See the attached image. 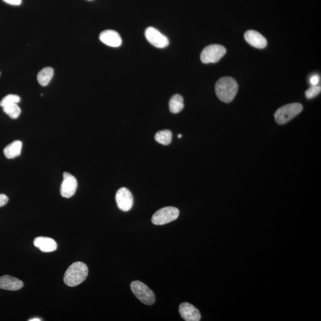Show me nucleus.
Returning a JSON list of instances; mask_svg holds the SVG:
<instances>
[{
  "label": "nucleus",
  "mask_w": 321,
  "mask_h": 321,
  "mask_svg": "<svg viewBox=\"0 0 321 321\" xmlns=\"http://www.w3.org/2000/svg\"><path fill=\"white\" fill-rule=\"evenodd\" d=\"M237 81L231 77L220 79L216 84V94L221 101L229 103L235 98L238 91Z\"/></svg>",
  "instance_id": "f257e3e1"
},
{
  "label": "nucleus",
  "mask_w": 321,
  "mask_h": 321,
  "mask_svg": "<svg viewBox=\"0 0 321 321\" xmlns=\"http://www.w3.org/2000/svg\"><path fill=\"white\" fill-rule=\"evenodd\" d=\"M88 275V268L85 263L77 262L67 269L64 276L65 283L69 287H76L83 282Z\"/></svg>",
  "instance_id": "f03ea898"
},
{
  "label": "nucleus",
  "mask_w": 321,
  "mask_h": 321,
  "mask_svg": "<svg viewBox=\"0 0 321 321\" xmlns=\"http://www.w3.org/2000/svg\"><path fill=\"white\" fill-rule=\"evenodd\" d=\"M303 108V105L299 103H292L284 105L275 112V121L279 125H284L301 113Z\"/></svg>",
  "instance_id": "7ed1b4c3"
},
{
  "label": "nucleus",
  "mask_w": 321,
  "mask_h": 321,
  "mask_svg": "<svg viewBox=\"0 0 321 321\" xmlns=\"http://www.w3.org/2000/svg\"><path fill=\"white\" fill-rule=\"evenodd\" d=\"M130 288L136 298L143 304L152 305L156 302V296L149 287L140 281H135L130 284Z\"/></svg>",
  "instance_id": "20e7f679"
},
{
  "label": "nucleus",
  "mask_w": 321,
  "mask_h": 321,
  "mask_svg": "<svg viewBox=\"0 0 321 321\" xmlns=\"http://www.w3.org/2000/svg\"><path fill=\"white\" fill-rule=\"evenodd\" d=\"M226 54V49L223 45L213 44L208 45L202 51L201 60L203 63H216Z\"/></svg>",
  "instance_id": "39448f33"
},
{
  "label": "nucleus",
  "mask_w": 321,
  "mask_h": 321,
  "mask_svg": "<svg viewBox=\"0 0 321 321\" xmlns=\"http://www.w3.org/2000/svg\"><path fill=\"white\" fill-rule=\"evenodd\" d=\"M179 216L178 209L172 207H167L160 209L153 215L152 222L155 225H164L173 222Z\"/></svg>",
  "instance_id": "423d86ee"
},
{
  "label": "nucleus",
  "mask_w": 321,
  "mask_h": 321,
  "mask_svg": "<svg viewBox=\"0 0 321 321\" xmlns=\"http://www.w3.org/2000/svg\"><path fill=\"white\" fill-rule=\"evenodd\" d=\"M145 36L148 42L157 48H165L169 43L168 38L153 27H149L146 29Z\"/></svg>",
  "instance_id": "0eeeda50"
},
{
  "label": "nucleus",
  "mask_w": 321,
  "mask_h": 321,
  "mask_svg": "<svg viewBox=\"0 0 321 321\" xmlns=\"http://www.w3.org/2000/svg\"><path fill=\"white\" fill-rule=\"evenodd\" d=\"M78 187V181L76 178L69 172L63 174V181L62 183L60 193L64 198H70L75 195Z\"/></svg>",
  "instance_id": "6e6552de"
},
{
  "label": "nucleus",
  "mask_w": 321,
  "mask_h": 321,
  "mask_svg": "<svg viewBox=\"0 0 321 321\" xmlns=\"http://www.w3.org/2000/svg\"><path fill=\"white\" fill-rule=\"evenodd\" d=\"M116 200L120 210L128 212L131 210L133 205L132 194L126 187H122L117 192Z\"/></svg>",
  "instance_id": "1a4fd4ad"
},
{
  "label": "nucleus",
  "mask_w": 321,
  "mask_h": 321,
  "mask_svg": "<svg viewBox=\"0 0 321 321\" xmlns=\"http://www.w3.org/2000/svg\"><path fill=\"white\" fill-rule=\"evenodd\" d=\"M179 313L186 321H199L201 316L198 310L189 303H182L179 307Z\"/></svg>",
  "instance_id": "9d476101"
},
{
  "label": "nucleus",
  "mask_w": 321,
  "mask_h": 321,
  "mask_svg": "<svg viewBox=\"0 0 321 321\" xmlns=\"http://www.w3.org/2000/svg\"><path fill=\"white\" fill-rule=\"evenodd\" d=\"M99 39L103 43L112 47H119L122 44L119 33L113 30H106L100 33Z\"/></svg>",
  "instance_id": "9b49d317"
},
{
  "label": "nucleus",
  "mask_w": 321,
  "mask_h": 321,
  "mask_svg": "<svg viewBox=\"0 0 321 321\" xmlns=\"http://www.w3.org/2000/svg\"><path fill=\"white\" fill-rule=\"evenodd\" d=\"M244 39L247 43L259 49H262L267 45V41L264 36L253 30H250L245 33Z\"/></svg>",
  "instance_id": "f8f14e48"
},
{
  "label": "nucleus",
  "mask_w": 321,
  "mask_h": 321,
  "mask_svg": "<svg viewBox=\"0 0 321 321\" xmlns=\"http://www.w3.org/2000/svg\"><path fill=\"white\" fill-rule=\"evenodd\" d=\"M23 283L17 278L5 275L0 277V289L17 291L22 288Z\"/></svg>",
  "instance_id": "ddd939ff"
},
{
  "label": "nucleus",
  "mask_w": 321,
  "mask_h": 321,
  "mask_svg": "<svg viewBox=\"0 0 321 321\" xmlns=\"http://www.w3.org/2000/svg\"><path fill=\"white\" fill-rule=\"evenodd\" d=\"M33 244L36 247L43 252H52L57 248V244L53 239L47 237H38L35 239Z\"/></svg>",
  "instance_id": "4468645a"
},
{
  "label": "nucleus",
  "mask_w": 321,
  "mask_h": 321,
  "mask_svg": "<svg viewBox=\"0 0 321 321\" xmlns=\"http://www.w3.org/2000/svg\"><path fill=\"white\" fill-rule=\"evenodd\" d=\"M22 149V142L20 141H14L4 148V154L6 158L13 159L20 155Z\"/></svg>",
  "instance_id": "2eb2a0df"
},
{
  "label": "nucleus",
  "mask_w": 321,
  "mask_h": 321,
  "mask_svg": "<svg viewBox=\"0 0 321 321\" xmlns=\"http://www.w3.org/2000/svg\"><path fill=\"white\" fill-rule=\"evenodd\" d=\"M184 100L183 96L180 94L172 96L169 100V111L173 114L179 113L184 108Z\"/></svg>",
  "instance_id": "dca6fc26"
},
{
  "label": "nucleus",
  "mask_w": 321,
  "mask_h": 321,
  "mask_svg": "<svg viewBox=\"0 0 321 321\" xmlns=\"http://www.w3.org/2000/svg\"><path fill=\"white\" fill-rule=\"evenodd\" d=\"M54 72V69L49 67L42 69L37 76L38 83L42 86L48 85L52 80Z\"/></svg>",
  "instance_id": "f3484780"
},
{
  "label": "nucleus",
  "mask_w": 321,
  "mask_h": 321,
  "mask_svg": "<svg viewBox=\"0 0 321 321\" xmlns=\"http://www.w3.org/2000/svg\"><path fill=\"white\" fill-rule=\"evenodd\" d=\"M155 139L159 144L163 145H168L171 142L172 133L169 130H161V131H159L156 133Z\"/></svg>",
  "instance_id": "a211bd4d"
},
{
  "label": "nucleus",
  "mask_w": 321,
  "mask_h": 321,
  "mask_svg": "<svg viewBox=\"0 0 321 321\" xmlns=\"http://www.w3.org/2000/svg\"><path fill=\"white\" fill-rule=\"evenodd\" d=\"M3 111L7 114L11 119H16L19 117L21 110L17 104H12L2 107Z\"/></svg>",
  "instance_id": "6ab92c4d"
},
{
  "label": "nucleus",
  "mask_w": 321,
  "mask_h": 321,
  "mask_svg": "<svg viewBox=\"0 0 321 321\" xmlns=\"http://www.w3.org/2000/svg\"><path fill=\"white\" fill-rule=\"evenodd\" d=\"M20 101V98L16 95H8L4 97L0 102V106L3 107L5 105L12 104H17Z\"/></svg>",
  "instance_id": "aec40b11"
},
{
  "label": "nucleus",
  "mask_w": 321,
  "mask_h": 321,
  "mask_svg": "<svg viewBox=\"0 0 321 321\" xmlns=\"http://www.w3.org/2000/svg\"><path fill=\"white\" fill-rule=\"evenodd\" d=\"M321 87L319 86H312L305 92L306 97L308 99H312L316 97L321 92Z\"/></svg>",
  "instance_id": "412c9836"
},
{
  "label": "nucleus",
  "mask_w": 321,
  "mask_h": 321,
  "mask_svg": "<svg viewBox=\"0 0 321 321\" xmlns=\"http://www.w3.org/2000/svg\"><path fill=\"white\" fill-rule=\"evenodd\" d=\"M320 78L319 75H313L310 79V82L312 86H317L320 82Z\"/></svg>",
  "instance_id": "4be33fe9"
},
{
  "label": "nucleus",
  "mask_w": 321,
  "mask_h": 321,
  "mask_svg": "<svg viewBox=\"0 0 321 321\" xmlns=\"http://www.w3.org/2000/svg\"><path fill=\"white\" fill-rule=\"evenodd\" d=\"M8 198L4 194H0V207L7 204Z\"/></svg>",
  "instance_id": "5701e85b"
},
{
  "label": "nucleus",
  "mask_w": 321,
  "mask_h": 321,
  "mask_svg": "<svg viewBox=\"0 0 321 321\" xmlns=\"http://www.w3.org/2000/svg\"><path fill=\"white\" fill-rule=\"evenodd\" d=\"M3 1L13 5H19L22 4V0H3Z\"/></svg>",
  "instance_id": "b1692460"
},
{
  "label": "nucleus",
  "mask_w": 321,
  "mask_h": 321,
  "mask_svg": "<svg viewBox=\"0 0 321 321\" xmlns=\"http://www.w3.org/2000/svg\"><path fill=\"white\" fill-rule=\"evenodd\" d=\"M42 321V320L39 319H33L29 320V321Z\"/></svg>",
  "instance_id": "393cba45"
},
{
  "label": "nucleus",
  "mask_w": 321,
  "mask_h": 321,
  "mask_svg": "<svg viewBox=\"0 0 321 321\" xmlns=\"http://www.w3.org/2000/svg\"><path fill=\"white\" fill-rule=\"evenodd\" d=\"M178 138H181V135H178Z\"/></svg>",
  "instance_id": "a878e982"
},
{
  "label": "nucleus",
  "mask_w": 321,
  "mask_h": 321,
  "mask_svg": "<svg viewBox=\"0 0 321 321\" xmlns=\"http://www.w3.org/2000/svg\"><path fill=\"white\" fill-rule=\"evenodd\" d=\"M87 1H92V0H87Z\"/></svg>",
  "instance_id": "bb28decb"
},
{
  "label": "nucleus",
  "mask_w": 321,
  "mask_h": 321,
  "mask_svg": "<svg viewBox=\"0 0 321 321\" xmlns=\"http://www.w3.org/2000/svg\"><path fill=\"white\" fill-rule=\"evenodd\" d=\"M0 75H1V72H0Z\"/></svg>",
  "instance_id": "cd10ccee"
}]
</instances>
